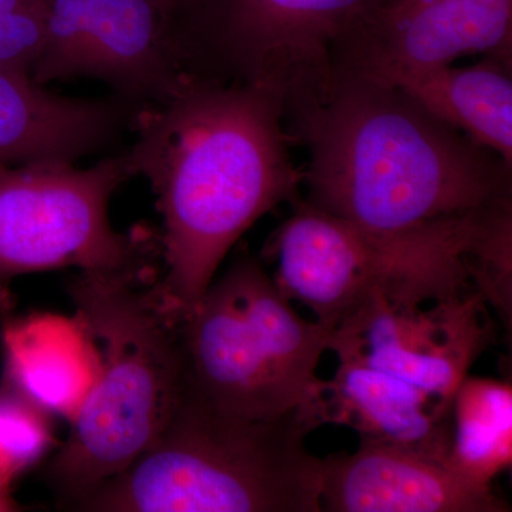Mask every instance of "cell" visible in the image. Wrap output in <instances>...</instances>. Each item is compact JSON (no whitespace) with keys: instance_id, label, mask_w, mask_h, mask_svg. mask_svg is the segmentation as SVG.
<instances>
[{"instance_id":"cell-1","label":"cell","mask_w":512,"mask_h":512,"mask_svg":"<svg viewBox=\"0 0 512 512\" xmlns=\"http://www.w3.org/2000/svg\"><path fill=\"white\" fill-rule=\"evenodd\" d=\"M127 156L163 215L158 305L175 323L214 281L238 239L278 205L301 200L284 103L241 82L188 74L167 99L138 104Z\"/></svg>"},{"instance_id":"cell-2","label":"cell","mask_w":512,"mask_h":512,"mask_svg":"<svg viewBox=\"0 0 512 512\" xmlns=\"http://www.w3.org/2000/svg\"><path fill=\"white\" fill-rule=\"evenodd\" d=\"M285 121L308 154L305 201L319 210L386 235L512 221V164L399 87L336 76Z\"/></svg>"},{"instance_id":"cell-3","label":"cell","mask_w":512,"mask_h":512,"mask_svg":"<svg viewBox=\"0 0 512 512\" xmlns=\"http://www.w3.org/2000/svg\"><path fill=\"white\" fill-rule=\"evenodd\" d=\"M309 404L275 419L218 409L181 379L154 443L83 497V512H322Z\"/></svg>"},{"instance_id":"cell-4","label":"cell","mask_w":512,"mask_h":512,"mask_svg":"<svg viewBox=\"0 0 512 512\" xmlns=\"http://www.w3.org/2000/svg\"><path fill=\"white\" fill-rule=\"evenodd\" d=\"M153 282L80 272L67 286L77 325L97 345L96 379L43 470L67 510L140 457L173 412L180 352Z\"/></svg>"},{"instance_id":"cell-5","label":"cell","mask_w":512,"mask_h":512,"mask_svg":"<svg viewBox=\"0 0 512 512\" xmlns=\"http://www.w3.org/2000/svg\"><path fill=\"white\" fill-rule=\"evenodd\" d=\"M174 325L185 386L247 419H275L311 403L333 338L326 326L303 319L249 254Z\"/></svg>"},{"instance_id":"cell-6","label":"cell","mask_w":512,"mask_h":512,"mask_svg":"<svg viewBox=\"0 0 512 512\" xmlns=\"http://www.w3.org/2000/svg\"><path fill=\"white\" fill-rule=\"evenodd\" d=\"M500 232L379 234L299 200L266 255L275 264L271 278L279 292L333 332L377 291L478 286L481 264Z\"/></svg>"},{"instance_id":"cell-7","label":"cell","mask_w":512,"mask_h":512,"mask_svg":"<svg viewBox=\"0 0 512 512\" xmlns=\"http://www.w3.org/2000/svg\"><path fill=\"white\" fill-rule=\"evenodd\" d=\"M133 175L127 154L86 170L69 161L0 164V288L63 268L154 281V235L120 234L109 220L111 195Z\"/></svg>"},{"instance_id":"cell-8","label":"cell","mask_w":512,"mask_h":512,"mask_svg":"<svg viewBox=\"0 0 512 512\" xmlns=\"http://www.w3.org/2000/svg\"><path fill=\"white\" fill-rule=\"evenodd\" d=\"M370 0H192L177 29L188 74L254 84L285 117L329 92L333 50Z\"/></svg>"},{"instance_id":"cell-9","label":"cell","mask_w":512,"mask_h":512,"mask_svg":"<svg viewBox=\"0 0 512 512\" xmlns=\"http://www.w3.org/2000/svg\"><path fill=\"white\" fill-rule=\"evenodd\" d=\"M491 311L473 284L377 291L333 330L329 350L453 400L495 342Z\"/></svg>"},{"instance_id":"cell-10","label":"cell","mask_w":512,"mask_h":512,"mask_svg":"<svg viewBox=\"0 0 512 512\" xmlns=\"http://www.w3.org/2000/svg\"><path fill=\"white\" fill-rule=\"evenodd\" d=\"M39 86L73 77L111 84L130 103L167 99L184 82L183 57L156 0H46Z\"/></svg>"},{"instance_id":"cell-11","label":"cell","mask_w":512,"mask_h":512,"mask_svg":"<svg viewBox=\"0 0 512 512\" xmlns=\"http://www.w3.org/2000/svg\"><path fill=\"white\" fill-rule=\"evenodd\" d=\"M474 55L512 62V0H431L363 13L336 43L333 73L389 84Z\"/></svg>"},{"instance_id":"cell-12","label":"cell","mask_w":512,"mask_h":512,"mask_svg":"<svg viewBox=\"0 0 512 512\" xmlns=\"http://www.w3.org/2000/svg\"><path fill=\"white\" fill-rule=\"evenodd\" d=\"M322 512H507L490 485L473 483L448 456L426 448L360 440L352 454L322 458Z\"/></svg>"},{"instance_id":"cell-13","label":"cell","mask_w":512,"mask_h":512,"mask_svg":"<svg viewBox=\"0 0 512 512\" xmlns=\"http://www.w3.org/2000/svg\"><path fill=\"white\" fill-rule=\"evenodd\" d=\"M320 426L353 429L360 440L426 448L450 456L451 406L416 384L356 359L340 357L330 380H322L309 403Z\"/></svg>"},{"instance_id":"cell-14","label":"cell","mask_w":512,"mask_h":512,"mask_svg":"<svg viewBox=\"0 0 512 512\" xmlns=\"http://www.w3.org/2000/svg\"><path fill=\"white\" fill-rule=\"evenodd\" d=\"M127 100H80L46 92L0 67V164L69 161L106 146L123 126Z\"/></svg>"},{"instance_id":"cell-15","label":"cell","mask_w":512,"mask_h":512,"mask_svg":"<svg viewBox=\"0 0 512 512\" xmlns=\"http://www.w3.org/2000/svg\"><path fill=\"white\" fill-rule=\"evenodd\" d=\"M389 84L512 164V62L484 57L473 66L448 64Z\"/></svg>"},{"instance_id":"cell-16","label":"cell","mask_w":512,"mask_h":512,"mask_svg":"<svg viewBox=\"0 0 512 512\" xmlns=\"http://www.w3.org/2000/svg\"><path fill=\"white\" fill-rule=\"evenodd\" d=\"M450 461L461 476L493 487L512 463V386L468 375L451 406Z\"/></svg>"},{"instance_id":"cell-17","label":"cell","mask_w":512,"mask_h":512,"mask_svg":"<svg viewBox=\"0 0 512 512\" xmlns=\"http://www.w3.org/2000/svg\"><path fill=\"white\" fill-rule=\"evenodd\" d=\"M55 444L53 413L12 384L0 383V487L13 488Z\"/></svg>"},{"instance_id":"cell-18","label":"cell","mask_w":512,"mask_h":512,"mask_svg":"<svg viewBox=\"0 0 512 512\" xmlns=\"http://www.w3.org/2000/svg\"><path fill=\"white\" fill-rule=\"evenodd\" d=\"M46 0H0V67L30 77L46 42Z\"/></svg>"},{"instance_id":"cell-19","label":"cell","mask_w":512,"mask_h":512,"mask_svg":"<svg viewBox=\"0 0 512 512\" xmlns=\"http://www.w3.org/2000/svg\"><path fill=\"white\" fill-rule=\"evenodd\" d=\"M431 0H370L367 8L360 15H377V13H392L399 10L413 8V6L423 5ZM359 16V15H357Z\"/></svg>"},{"instance_id":"cell-20","label":"cell","mask_w":512,"mask_h":512,"mask_svg":"<svg viewBox=\"0 0 512 512\" xmlns=\"http://www.w3.org/2000/svg\"><path fill=\"white\" fill-rule=\"evenodd\" d=\"M157 5L163 10L164 15L170 20L171 28H173L174 37L177 32L178 23L183 19L184 13L187 12L188 6L192 0H156Z\"/></svg>"},{"instance_id":"cell-21","label":"cell","mask_w":512,"mask_h":512,"mask_svg":"<svg viewBox=\"0 0 512 512\" xmlns=\"http://www.w3.org/2000/svg\"><path fill=\"white\" fill-rule=\"evenodd\" d=\"M22 505L13 497V488L0 487V512L22 511Z\"/></svg>"}]
</instances>
